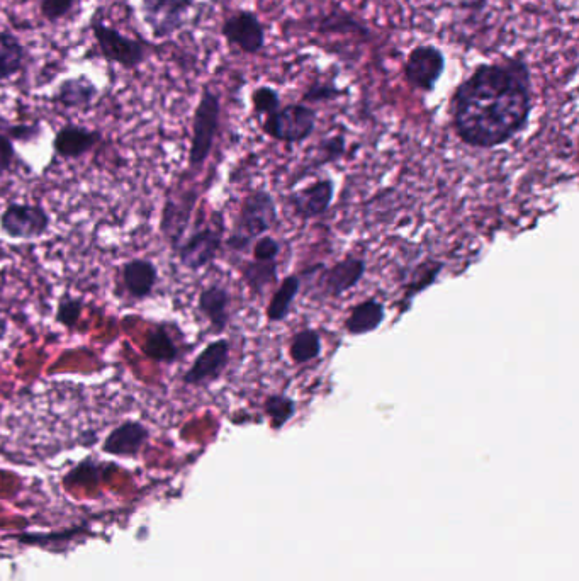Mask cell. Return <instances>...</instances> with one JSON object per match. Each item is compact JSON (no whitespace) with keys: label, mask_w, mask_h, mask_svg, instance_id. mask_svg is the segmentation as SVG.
<instances>
[{"label":"cell","mask_w":579,"mask_h":581,"mask_svg":"<svg viewBox=\"0 0 579 581\" xmlns=\"http://www.w3.org/2000/svg\"><path fill=\"white\" fill-rule=\"evenodd\" d=\"M252 108L257 116L267 118L281 108V94L270 85H260L252 92Z\"/></svg>","instance_id":"obj_29"},{"label":"cell","mask_w":579,"mask_h":581,"mask_svg":"<svg viewBox=\"0 0 579 581\" xmlns=\"http://www.w3.org/2000/svg\"><path fill=\"white\" fill-rule=\"evenodd\" d=\"M301 289V279L299 276H287L282 281L281 286L277 289L276 294L270 299L269 308H267V318L269 322H284L289 311L293 308L294 299L298 296Z\"/></svg>","instance_id":"obj_23"},{"label":"cell","mask_w":579,"mask_h":581,"mask_svg":"<svg viewBox=\"0 0 579 581\" xmlns=\"http://www.w3.org/2000/svg\"><path fill=\"white\" fill-rule=\"evenodd\" d=\"M16 160V148L9 136L0 133V175L11 170L12 164Z\"/></svg>","instance_id":"obj_36"},{"label":"cell","mask_w":579,"mask_h":581,"mask_svg":"<svg viewBox=\"0 0 579 581\" xmlns=\"http://www.w3.org/2000/svg\"><path fill=\"white\" fill-rule=\"evenodd\" d=\"M347 150V143L342 135L330 136L327 140L321 142L316 153L315 162L310 165V169H320L321 165L335 162L338 158L343 157V153Z\"/></svg>","instance_id":"obj_31"},{"label":"cell","mask_w":579,"mask_h":581,"mask_svg":"<svg viewBox=\"0 0 579 581\" xmlns=\"http://www.w3.org/2000/svg\"><path fill=\"white\" fill-rule=\"evenodd\" d=\"M141 350L150 361L158 362V364H174L180 357V347L174 333L170 330L169 323H158L150 328L145 335Z\"/></svg>","instance_id":"obj_20"},{"label":"cell","mask_w":579,"mask_h":581,"mask_svg":"<svg viewBox=\"0 0 579 581\" xmlns=\"http://www.w3.org/2000/svg\"><path fill=\"white\" fill-rule=\"evenodd\" d=\"M442 269H444L442 262H425L423 266H420V269L416 271L415 277H413V281L405 286V296H403V301H401V305L405 303L403 311L410 308L411 301H413L415 296H418L428 286H432L437 281V277H439Z\"/></svg>","instance_id":"obj_26"},{"label":"cell","mask_w":579,"mask_h":581,"mask_svg":"<svg viewBox=\"0 0 579 581\" xmlns=\"http://www.w3.org/2000/svg\"><path fill=\"white\" fill-rule=\"evenodd\" d=\"M315 128L316 111L304 102L281 106L262 123L265 135L282 143L304 142L313 135Z\"/></svg>","instance_id":"obj_4"},{"label":"cell","mask_w":579,"mask_h":581,"mask_svg":"<svg viewBox=\"0 0 579 581\" xmlns=\"http://www.w3.org/2000/svg\"><path fill=\"white\" fill-rule=\"evenodd\" d=\"M196 204L197 194L194 191L169 194L165 199L162 220H160V232L172 249L177 250L180 242L186 237Z\"/></svg>","instance_id":"obj_11"},{"label":"cell","mask_w":579,"mask_h":581,"mask_svg":"<svg viewBox=\"0 0 579 581\" xmlns=\"http://www.w3.org/2000/svg\"><path fill=\"white\" fill-rule=\"evenodd\" d=\"M124 293L135 301L152 296L158 284V269L153 260L131 259L121 267Z\"/></svg>","instance_id":"obj_15"},{"label":"cell","mask_w":579,"mask_h":581,"mask_svg":"<svg viewBox=\"0 0 579 581\" xmlns=\"http://www.w3.org/2000/svg\"><path fill=\"white\" fill-rule=\"evenodd\" d=\"M148 435L150 432L141 422L126 420L109 432L102 449L113 456H136L147 442Z\"/></svg>","instance_id":"obj_19"},{"label":"cell","mask_w":579,"mask_h":581,"mask_svg":"<svg viewBox=\"0 0 579 581\" xmlns=\"http://www.w3.org/2000/svg\"><path fill=\"white\" fill-rule=\"evenodd\" d=\"M289 354L296 364H306L316 359L321 354L320 333L311 328H304L296 333L289 347Z\"/></svg>","instance_id":"obj_25"},{"label":"cell","mask_w":579,"mask_h":581,"mask_svg":"<svg viewBox=\"0 0 579 581\" xmlns=\"http://www.w3.org/2000/svg\"><path fill=\"white\" fill-rule=\"evenodd\" d=\"M221 34L228 45L245 55H257L265 48V26L253 11L233 12L221 24Z\"/></svg>","instance_id":"obj_10"},{"label":"cell","mask_w":579,"mask_h":581,"mask_svg":"<svg viewBox=\"0 0 579 581\" xmlns=\"http://www.w3.org/2000/svg\"><path fill=\"white\" fill-rule=\"evenodd\" d=\"M28 51L16 34L0 33V82H6L24 68Z\"/></svg>","instance_id":"obj_22"},{"label":"cell","mask_w":579,"mask_h":581,"mask_svg":"<svg viewBox=\"0 0 579 581\" xmlns=\"http://www.w3.org/2000/svg\"><path fill=\"white\" fill-rule=\"evenodd\" d=\"M265 413L272 420L274 429H282V425L287 424L296 413V403L291 398L284 395H272L265 400Z\"/></svg>","instance_id":"obj_28"},{"label":"cell","mask_w":579,"mask_h":581,"mask_svg":"<svg viewBox=\"0 0 579 581\" xmlns=\"http://www.w3.org/2000/svg\"><path fill=\"white\" fill-rule=\"evenodd\" d=\"M321 33H357L359 36H371L369 29L355 21L349 12H332L320 24Z\"/></svg>","instance_id":"obj_27"},{"label":"cell","mask_w":579,"mask_h":581,"mask_svg":"<svg viewBox=\"0 0 579 581\" xmlns=\"http://www.w3.org/2000/svg\"><path fill=\"white\" fill-rule=\"evenodd\" d=\"M384 318H386V310L383 303L377 299H366L350 311L345 322V330L350 335H366L381 327Z\"/></svg>","instance_id":"obj_21"},{"label":"cell","mask_w":579,"mask_h":581,"mask_svg":"<svg viewBox=\"0 0 579 581\" xmlns=\"http://www.w3.org/2000/svg\"><path fill=\"white\" fill-rule=\"evenodd\" d=\"M532 109V72L523 55L478 63L450 101L456 135L474 148L510 142L529 126Z\"/></svg>","instance_id":"obj_1"},{"label":"cell","mask_w":579,"mask_h":581,"mask_svg":"<svg viewBox=\"0 0 579 581\" xmlns=\"http://www.w3.org/2000/svg\"><path fill=\"white\" fill-rule=\"evenodd\" d=\"M277 216L274 198L267 191H255L243 201L237 221L228 237V249L245 252L255 240L276 226Z\"/></svg>","instance_id":"obj_2"},{"label":"cell","mask_w":579,"mask_h":581,"mask_svg":"<svg viewBox=\"0 0 579 581\" xmlns=\"http://www.w3.org/2000/svg\"><path fill=\"white\" fill-rule=\"evenodd\" d=\"M90 29L101 51V57L107 62L118 63L123 68L133 70L147 60V46L141 41L133 40L118 29L109 28L102 21H94L90 24Z\"/></svg>","instance_id":"obj_7"},{"label":"cell","mask_w":579,"mask_h":581,"mask_svg":"<svg viewBox=\"0 0 579 581\" xmlns=\"http://www.w3.org/2000/svg\"><path fill=\"white\" fill-rule=\"evenodd\" d=\"M7 330H9V323H7V318L4 313L0 311V342L6 339Z\"/></svg>","instance_id":"obj_37"},{"label":"cell","mask_w":579,"mask_h":581,"mask_svg":"<svg viewBox=\"0 0 579 581\" xmlns=\"http://www.w3.org/2000/svg\"><path fill=\"white\" fill-rule=\"evenodd\" d=\"M230 350V342L226 339L209 342L182 376V383L187 386H204L221 378L230 362Z\"/></svg>","instance_id":"obj_12"},{"label":"cell","mask_w":579,"mask_h":581,"mask_svg":"<svg viewBox=\"0 0 579 581\" xmlns=\"http://www.w3.org/2000/svg\"><path fill=\"white\" fill-rule=\"evenodd\" d=\"M364 276H366V260L359 257H345L321 274V294L338 298L355 288Z\"/></svg>","instance_id":"obj_13"},{"label":"cell","mask_w":579,"mask_h":581,"mask_svg":"<svg viewBox=\"0 0 579 581\" xmlns=\"http://www.w3.org/2000/svg\"><path fill=\"white\" fill-rule=\"evenodd\" d=\"M101 131L89 130L85 126L65 125L58 130L53 148L63 160H79L101 143Z\"/></svg>","instance_id":"obj_14"},{"label":"cell","mask_w":579,"mask_h":581,"mask_svg":"<svg viewBox=\"0 0 579 581\" xmlns=\"http://www.w3.org/2000/svg\"><path fill=\"white\" fill-rule=\"evenodd\" d=\"M335 184L330 179L316 181L311 186H306L301 191H296L289 196V203L293 206L296 215L304 220H311L316 216L327 213L332 206Z\"/></svg>","instance_id":"obj_16"},{"label":"cell","mask_w":579,"mask_h":581,"mask_svg":"<svg viewBox=\"0 0 579 581\" xmlns=\"http://www.w3.org/2000/svg\"><path fill=\"white\" fill-rule=\"evenodd\" d=\"M4 135L9 136L11 140L16 142H34L41 136L40 125H14L7 128Z\"/></svg>","instance_id":"obj_35"},{"label":"cell","mask_w":579,"mask_h":581,"mask_svg":"<svg viewBox=\"0 0 579 581\" xmlns=\"http://www.w3.org/2000/svg\"><path fill=\"white\" fill-rule=\"evenodd\" d=\"M77 0H40L41 16L45 17L48 23H57L67 17L74 9Z\"/></svg>","instance_id":"obj_33"},{"label":"cell","mask_w":579,"mask_h":581,"mask_svg":"<svg viewBox=\"0 0 579 581\" xmlns=\"http://www.w3.org/2000/svg\"><path fill=\"white\" fill-rule=\"evenodd\" d=\"M50 225V215L40 204L11 203L0 213V230L12 240H38Z\"/></svg>","instance_id":"obj_8"},{"label":"cell","mask_w":579,"mask_h":581,"mask_svg":"<svg viewBox=\"0 0 579 581\" xmlns=\"http://www.w3.org/2000/svg\"><path fill=\"white\" fill-rule=\"evenodd\" d=\"M281 252V245L276 238L262 237L257 240L255 247H253V257L255 260H262V262H272L277 259V255Z\"/></svg>","instance_id":"obj_34"},{"label":"cell","mask_w":579,"mask_h":581,"mask_svg":"<svg viewBox=\"0 0 579 581\" xmlns=\"http://www.w3.org/2000/svg\"><path fill=\"white\" fill-rule=\"evenodd\" d=\"M220 119V96L206 85L192 119L191 150H189L191 169H201L213 152L214 140L220 130Z\"/></svg>","instance_id":"obj_3"},{"label":"cell","mask_w":579,"mask_h":581,"mask_svg":"<svg viewBox=\"0 0 579 581\" xmlns=\"http://www.w3.org/2000/svg\"><path fill=\"white\" fill-rule=\"evenodd\" d=\"M445 68L447 57L439 46L418 45L408 53L403 65V75L411 89L432 94L445 74Z\"/></svg>","instance_id":"obj_6"},{"label":"cell","mask_w":579,"mask_h":581,"mask_svg":"<svg viewBox=\"0 0 579 581\" xmlns=\"http://www.w3.org/2000/svg\"><path fill=\"white\" fill-rule=\"evenodd\" d=\"M196 0H138L141 21L155 40H165L184 28Z\"/></svg>","instance_id":"obj_5"},{"label":"cell","mask_w":579,"mask_h":581,"mask_svg":"<svg viewBox=\"0 0 579 581\" xmlns=\"http://www.w3.org/2000/svg\"><path fill=\"white\" fill-rule=\"evenodd\" d=\"M82 311H84V301L67 294V296H63V298L58 301L55 320H57L62 327L72 330V328L77 327V323L80 322Z\"/></svg>","instance_id":"obj_30"},{"label":"cell","mask_w":579,"mask_h":581,"mask_svg":"<svg viewBox=\"0 0 579 581\" xmlns=\"http://www.w3.org/2000/svg\"><path fill=\"white\" fill-rule=\"evenodd\" d=\"M99 89L87 75L65 79L53 92L51 102L63 109H87L96 101Z\"/></svg>","instance_id":"obj_17"},{"label":"cell","mask_w":579,"mask_h":581,"mask_svg":"<svg viewBox=\"0 0 579 581\" xmlns=\"http://www.w3.org/2000/svg\"><path fill=\"white\" fill-rule=\"evenodd\" d=\"M347 91L338 89L337 85L328 84V82H315L308 91L303 94L304 104H316V102L335 101L338 97L345 96Z\"/></svg>","instance_id":"obj_32"},{"label":"cell","mask_w":579,"mask_h":581,"mask_svg":"<svg viewBox=\"0 0 579 581\" xmlns=\"http://www.w3.org/2000/svg\"><path fill=\"white\" fill-rule=\"evenodd\" d=\"M242 276L248 288L255 294L264 293V289L277 279V262H262V260H252L247 262L242 269Z\"/></svg>","instance_id":"obj_24"},{"label":"cell","mask_w":579,"mask_h":581,"mask_svg":"<svg viewBox=\"0 0 579 581\" xmlns=\"http://www.w3.org/2000/svg\"><path fill=\"white\" fill-rule=\"evenodd\" d=\"M221 243H223V221L220 215L216 223L196 228L189 237H184L175 252L179 255L180 264L186 269L201 271L216 259Z\"/></svg>","instance_id":"obj_9"},{"label":"cell","mask_w":579,"mask_h":581,"mask_svg":"<svg viewBox=\"0 0 579 581\" xmlns=\"http://www.w3.org/2000/svg\"><path fill=\"white\" fill-rule=\"evenodd\" d=\"M230 291L221 284H209L199 294L197 308L214 332L220 333L230 322Z\"/></svg>","instance_id":"obj_18"}]
</instances>
